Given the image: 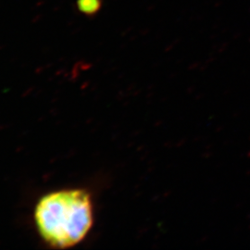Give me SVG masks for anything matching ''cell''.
Here are the masks:
<instances>
[{"instance_id": "obj_1", "label": "cell", "mask_w": 250, "mask_h": 250, "mask_svg": "<svg viewBox=\"0 0 250 250\" xmlns=\"http://www.w3.org/2000/svg\"><path fill=\"white\" fill-rule=\"evenodd\" d=\"M33 220L41 241L54 250L78 246L89 235L95 223L92 194L84 188H62L40 197Z\"/></svg>"}, {"instance_id": "obj_2", "label": "cell", "mask_w": 250, "mask_h": 250, "mask_svg": "<svg viewBox=\"0 0 250 250\" xmlns=\"http://www.w3.org/2000/svg\"><path fill=\"white\" fill-rule=\"evenodd\" d=\"M99 0H79L78 7L83 13L92 14L97 12L99 9Z\"/></svg>"}]
</instances>
